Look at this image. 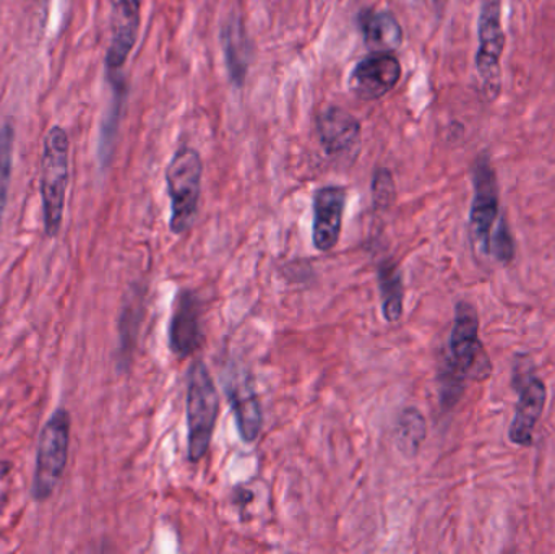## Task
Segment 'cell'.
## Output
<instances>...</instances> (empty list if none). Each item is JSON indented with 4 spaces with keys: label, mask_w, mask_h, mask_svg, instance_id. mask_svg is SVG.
I'll use <instances>...</instances> for the list:
<instances>
[{
    "label": "cell",
    "mask_w": 555,
    "mask_h": 554,
    "mask_svg": "<svg viewBox=\"0 0 555 554\" xmlns=\"http://www.w3.org/2000/svg\"><path fill=\"white\" fill-rule=\"evenodd\" d=\"M481 350L478 311L472 302L460 301L455 308V319H453L449 340V358L443 368L442 386H440V396L446 409L455 407L460 397L463 396L466 379L478 363Z\"/></svg>",
    "instance_id": "1"
},
{
    "label": "cell",
    "mask_w": 555,
    "mask_h": 554,
    "mask_svg": "<svg viewBox=\"0 0 555 554\" xmlns=\"http://www.w3.org/2000/svg\"><path fill=\"white\" fill-rule=\"evenodd\" d=\"M189 461L197 464L210 451L215 426L220 415V396L204 361H195L188 379Z\"/></svg>",
    "instance_id": "2"
},
{
    "label": "cell",
    "mask_w": 555,
    "mask_h": 554,
    "mask_svg": "<svg viewBox=\"0 0 555 554\" xmlns=\"http://www.w3.org/2000/svg\"><path fill=\"white\" fill-rule=\"evenodd\" d=\"M68 165L70 139L62 127H51L44 137L41 158V201L48 236H55L61 230L68 185Z\"/></svg>",
    "instance_id": "3"
},
{
    "label": "cell",
    "mask_w": 555,
    "mask_h": 554,
    "mask_svg": "<svg viewBox=\"0 0 555 554\" xmlns=\"http://www.w3.org/2000/svg\"><path fill=\"white\" fill-rule=\"evenodd\" d=\"M202 165L201 153L192 146H181L166 168L171 221L169 227L175 234H184L197 217L201 201Z\"/></svg>",
    "instance_id": "4"
},
{
    "label": "cell",
    "mask_w": 555,
    "mask_h": 554,
    "mask_svg": "<svg viewBox=\"0 0 555 554\" xmlns=\"http://www.w3.org/2000/svg\"><path fill=\"white\" fill-rule=\"evenodd\" d=\"M70 442V416L67 410L59 409L46 423L39 435L38 454H36L33 497L46 501L61 481L68 458Z\"/></svg>",
    "instance_id": "5"
},
{
    "label": "cell",
    "mask_w": 555,
    "mask_h": 554,
    "mask_svg": "<svg viewBox=\"0 0 555 554\" xmlns=\"http://www.w3.org/2000/svg\"><path fill=\"white\" fill-rule=\"evenodd\" d=\"M478 52L476 70L481 78L482 91L488 101H495L502 91V54L505 51V33L502 26V0H481L478 20Z\"/></svg>",
    "instance_id": "6"
},
{
    "label": "cell",
    "mask_w": 555,
    "mask_h": 554,
    "mask_svg": "<svg viewBox=\"0 0 555 554\" xmlns=\"http://www.w3.org/2000/svg\"><path fill=\"white\" fill-rule=\"evenodd\" d=\"M472 211L469 230L476 246L485 254L491 253L492 228L499 217V189L494 168L488 155L479 156L473 168Z\"/></svg>",
    "instance_id": "7"
},
{
    "label": "cell",
    "mask_w": 555,
    "mask_h": 554,
    "mask_svg": "<svg viewBox=\"0 0 555 554\" xmlns=\"http://www.w3.org/2000/svg\"><path fill=\"white\" fill-rule=\"evenodd\" d=\"M224 394L230 400L237 431L244 442H256L263 428L262 403L253 374L237 363H231L223 374Z\"/></svg>",
    "instance_id": "8"
},
{
    "label": "cell",
    "mask_w": 555,
    "mask_h": 554,
    "mask_svg": "<svg viewBox=\"0 0 555 554\" xmlns=\"http://www.w3.org/2000/svg\"><path fill=\"white\" fill-rule=\"evenodd\" d=\"M401 64L391 52H374L359 61L349 75V90L359 100L374 101L397 87Z\"/></svg>",
    "instance_id": "9"
},
{
    "label": "cell",
    "mask_w": 555,
    "mask_h": 554,
    "mask_svg": "<svg viewBox=\"0 0 555 554\" xmlns=\"http://www.w3.org/2000/svg\"><path fill=\"white\" fill-rule=\"evenodd\" d=\"M202 344L201 301L191 289L179 292L169 322V348L179 360L192 357Z\"/></svg>",
    "instance_id": "10"
},
{
    "label": "cell",
    "mask_w": 555,
    "mask_h": 554,
    "mask_svg": "<svg viewBox=\"0 0 555 554\" xmlns=\"http://www.w3.org/2000/svg\"><path fill=\"white\" fill-rule=\"evenodd\" d=\"M346 191L339 185H325L313 197V246L320 253H328L341 236Z\"/></svg>",
    "instance_id": "11"
},
{
    "label": "cell",
    "mask_w": 555,
    "mask_h": 554,
    "mask_svg": "<svg viewBox=\"0 0 555 554\" xmlns=\"http://www.w3.org/2000/svg\"><path fill=\"white\" fill-rule=\"evenodd\" d=\"M547 402V387L540 377L530 376L518 389V403L508 428V439L520 448L533 445L534 429L543 416Z\"/></svg>",
    "instance_id": "12"
},
{
    "label": "cell",
    "mask_w": 555,
    "mask_h": 554,
    "mask_svg": "<svg viewBox=\"0 0 555 554\" xmlns=\"http://www.w3.org/2000/svg\"><path fill=\"white\" fill-rule=\"evenodd\" d=\"M142 0H116L113 15V38L106 55V68L116 75L126 64L137 42Z\"/></svg>",
    "instance_id": "13"
},
{
    "label": "cell",
    "mask_w": 555,
    "mask_h": 554,
    "mask_svg": "<svg viewBox=\"0 0 555 554\" xmlns=\"http://www.w3.org/2000/svg\"><path fill=\"white\" fill-rule=\"evenodd\" d=\"M317 133L326 153L339 155L358 145L361 124L348 111L328 106L317 117Z\"/></svg>",
    "instance_id": "14"
},
{
    "label": "cell",
    "mask_w": 555,
    "mask_h": 554,
    "mask_svg": "<svg viewBox=\"0 0 555 554\" xmlns=\"http://www.w3.org/2000/svg\"><path fill=\"white\" fill-rule=\"evenodd\" d=\"M359 26L369 48L375 52H391L403 42V29L391 13L364 10Z\"/></svg>",
    "instance_id": "15"
},
{
    "label": "cell",
    "mask_w": 555,
    "mask_h": 554,
    "mask_svg": "<svg viewBox=\"0 0 555 554\" xmlns=\"http://www.w3.org/2000/svg\"><path fill=\"white\" fill-rule=\"evenodd\" d=\"M224 59H227L228 72L237 87H243L249 70V41L244 31L241 20H231L223 31Z\"/></svg>",
    "instance_id": "16"
},
{
    "label": "cell",
    "mask_w": 555,
    "mask_h": 554,
    "mask_svg": "<svg viewBox=\"0 0 555 554\" xmlns=\"http://www.w3.org/2000/svg\"><path fill=\"white\" fill-rule=\"evenodd\" d=\"M378 286H380L382 312L385 321L398 322L403 315L404 285L397 262L384 260L378 267Z\"/></svg>",
    "instance_id": "17"
},
{
    "label": "cell",
    "mask_w": 555,
    "mask_h": 554,
    "mask_svg": "<svg viewBox=\"0 0 555 554\" xmlns=\"http://www.w3.org/2000/svg\"><path fill=\"white\" fill-rule=\"evenodd\" d=\"M427 438V423L423 413L417 409H404L397 420L395 428V445L398 451L406 459H414L420 454Z\"/></svg>",
    "instance_id": "18"
},
{
    "label": "cell",
    "mask_w": 555,
    "mask_h": 554,
    "mask_svg": "<svg viewBox=\"0 0 555 554\" xmlns=\"http://www.w3.org/2000/svg\"><path fill=\"white\" fill-rule=\"evenodd\" d=\"M13 127L9 123L0 127V221L5 214L7 198H9L10 178L13 166Z\"/></svg>",
    "instance_id": "19"
},
{
    "label": "cell",
    "mask_w": 555,
    "mask_h": 554,
    "mask_svg": "<svg viewBox=\"0 0 555 554\" xmlns=\"http://www.w3.org/2000/svg\"><path fill=\"white\" fill-rule=\"evenodd\" d=\"M491 253L502 263H508L515 257L514 237L504 217L499 220L498 228L492 231Z\"/></svg>",
    "instance_id": "20"
},
{
    "label": "cell",
    "mask_w": 555,
    "mask_h": 554,
    "mask_svg": "<svg viewBox=\"0 0 555 554\" xmlns=\"http://www.w3.org/2000/svg\"><path fill=\"white\" fill-rule=\"evenodd\" d=\"M372 195L378 207H388L395 198V182L387 169H378L372 182Z\"/></svg>",
    "instance_id": "21"
}]
</instances>
